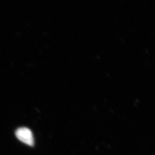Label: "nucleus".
<instances>
[{"label": "nucleus", "mask_w": 155, "mask_h": 155, "mask_svg": "<svg viewBox=\"0 0 155 155\" xmlns=\"http://www.w3.org/2000/svg\"><path fill=\"white\" fill-rule=\"evenodd\" d=\"M15 134L17 139L23 143L31 147L34 145L35 141L33 133L28 127H22L17 129Z\"/></svg>", "instance_id": "f257e3e1"}]
</instances>
